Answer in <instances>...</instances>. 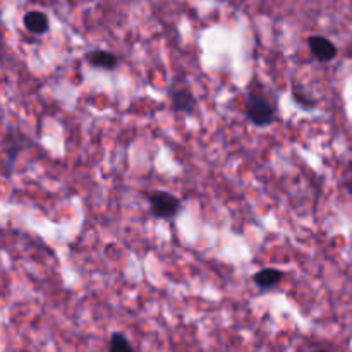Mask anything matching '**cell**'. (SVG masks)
Segmentation results:
<instances>
[{"instance_id": "cell-1", "label": "cell", "mask_w": 352, "mask_h": 352, "mask_svg": "<svg viewBox=\"0 0 352 352\" xmlns=\"http://www.w3.org/2000/svg\"><path fill=\"white\" fill-rule=\"evenodd\" d=\"M246 116L254 126H270L275 119V105L265 96L250 93L246 100Z\"/></svg>"}, {"instance_id": "cell-2", "label": "cell", "mask_w": 352, "mask_h": 352, "mask_svg": "<svg viewBox=\"0 0 352 352\" xmlns=\"http://www.w3.org/2000/svg\"><path fill=\"white\" fill-rule=\"evenodd\" d=\"M151 213L158 219H170L181 210V201L168 192H155L150 198Z\"/></svg>"}, {"instance_id": "cell-3", "label": "cell", "mask_w": 352, "mask_h": 352, "mask_svg": "<svg viewBox=\"0 0 352 352\" xmlns=\"http://www.w3.org/2000/svg\"><path fill=\"white\" fill-rule=\"evenodd\" d=\"M309 50H311L313 57L320 62H330L336 58L337 55V47L325 36H320V34H315V36H309L308 40Z\"/></svg>"}, {"instance_id": "cell-4", "label": "cell", "mask_w": 352, "mask_h": 352, "mask_svg": "<svg viewBox=\"0 0 352 352\" xmlns=\"http://www.w3.org/2000/svg\"><path fill=\"white\" fill-rule=\"evenodd\" d=\"M86 60L89 62V65L98 69H105V71H112L119 64V58L117 55H113L112 52L107 50H91L86 54Z\"/></svg>"}, {"instance_id": "cell-5", "label": "cell", "mask_w": 352, "mask_h": 352, "mask_svg": "<svg viewBox=\"0 0 352 352\" xmlns=\"http://www.w3.org/2000/svg\"><path fill=\"white\" fill-rule=\"evenodd\" d=\"M282 278H284V272L278 270V268H263V270L254 274L253 280L261 291H268V289H274L275 285L280 284Z\"/></svg>"}, {"instance_id": "cell-6", "label": "cell", "mask_w": 352, "mask_h": 352, "mask_svg": "<svg viewBox=\"0 0 352 352\" xmlns=\"http://www.w3.org/2000/svg\"><path fill=\"white\" fill-rule=\"evenodd\" d=\"M23 23L24 28L33 34H45L48 31V28H50L47 14L40 12V10H30V12L24 16Z\"/></svg>"}, {"instance_id": "cell-7", "label": "cell", "mask_w": 352, "mask_h": 352, "mask_svg": "<svg viewBox=\"0 0 352 352\" xmlns=\"http://www.w3.org/2000/svg\"><path fill=\"white\" fill-rule=\"evenodd\" d=\"M172 103H174L175 110H181L184 113H191L196 107L195 96L188 89H175L172 93Z\"/></svg>"}, {"instance_id": "cell-8", "label": "cell", "mask_w": 352, "mask_h": 352, "mask_svg": "<svg viewBox=\"0 0 352 352\" xmlns=\"http://www.w3.org/2000/svg\"><path fill=\"white\" fill-rule=\"evenodd\" d=\"M109 352H136L131 346V342L127 340V337L124 333L116 332L112 333L109 342Z\"/></svg>"}, {"instance_id": "cell-9", "label": "cell", "mask_w": 352, "mask_h": 352, "mask_svg": "<svg viewBox=\"0 0 352 352\" xmlns=\"http://www.w3.org/2000/svg\"><path fill=\"white\" fill-rule=\"evenodd\" d=\"M347 189H349V191L352 192V181H351V182H347Z\"/></svg>"}, {"instance_id": "cell-10", "label": "cell", "mask_w": 352, "mask_h": 352, "mask_svg": "<svg viewBox=\"0 0 352 352\" xmlns=\"http://www.w3.org/2000/svg\"><path fill=\"white\" fill-rule=\"evenodd\" d=\"M315 352H329V351H315Z\"/></svg>"}, {"instance_id": "cell-11", "label": "cell", "mask_w": 352, "mask_h": 352, "mask_svg": "<svg viewBox=\"0 0 352 352\" xmlns=\"http://www.w3.org/2000/svg\"><path fill=\"white\" fill-rule=\"evenodd\" d=\"M351 167H352V164H351Z\"/></svg>"}]
</instances>
